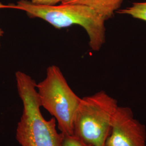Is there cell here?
<instances>
[{
	"instance_id": "10",
	"label": "cell",
	"mask_w": 146,
	"mask_h": 146,
	"mask_svg": "<svg viewBox=\"0 0 146 146\" xmlns=\"http://www.w3.org/2000/svg\"><path fill=\"white\" fill-rule=\"evenodd\" d=\"M3 34H4V31H3L2 29L0 28V38L1 37L3 36ZM0 47H1V43H0Z\"/></svg>"
},
{
	"instance_id": "6",
	"label": "cell",
	"mask_w": 146,
	"mask_h": 146,
	"mask_svg": "<svg viewBox=\"0 0 146 146\" xmlns=\"http://www.w3.org/2000/svg\"><path fill=\"white\" fill-rule=\"evenodd\" d=\"M125 0H62L61 4H78L93 9L105 21L112 18Z\"/></svg>"
},
{
	"instance_id": "4",
	"label": "cell",
	"mask_w": 146,
	"mask_h": 146,
	"mask_svg": "<svg viewBox=\"0 0 146 146\" xmlns=\"http://www.w3.org/2000/svg\"><path fill=\"white\" fill-rule=\"evenodd\" d=\"M36 89L41 106L54 117L61 133L73 135L74 119L81 98L69 87L60 68L48 67L46 78L36 84Z\"/></svg>"
},
{
	"instance_id": "3",
	"label": "cell",
	"mask_w": 146,
	"mask_h": 146,
	"mask_svg": "<svg viewBox=\"0 0 146 146\" xmlns=\"http://www.w3.org/2000/svg\"><path fill=\"white\" fill-rule=\"evenodd\" d=\"M119 107L104 90L81 98L73 122V135L92 146H106Z\"/></svg>"
},
{
	"instance_id": "5",
	"label": "cell",
	"mask_w": 146,
	"mask_h": 146,
	"mask_svg": "<svg viewBox=\"0 0 146 146\" xmlns=\"http://www.w3.org/2000/svg\"><path fill=\"white\" fill-rule=\"evenodd\" d=\"M106 146H146V127L128 107L119 106Z\"/></svg>"
},
{
	"instance_id": "1",
	"label": "cell",
	"mask_w": 146,
	"mask_h": 146,
	"mask_svg": "<svg viewBox=\"0 0 146 146\" xmlns=\"http://www.w3.org/2000/svg\"><path fill=\"white\" fill-rule=\"evenodd\" d=\"M0 8H13L23 11L31 18H38L56 29L73 25L81 26L87 32L89 45L95 52L99 51L106 42L105 20L96 11L86 5L78 4L44 5L29 0H20L16 4L4 5Z\"/></svg>"
},
{
	"instance_id": "2",
	"label": "cell",
	"mask_w": 146,
	"mask_h": 146,
	"mask_svg": "<svg viewBox=\"0 0 146 146\" xmlns=\"http://www.w3.org/2000/svg\"><path fill=\"white\" fill-rule=\"evenodd\" d=\"M16 81L23 111L16 132L21 146H61L63 135L56 130L54 117L46 120L43 116L34 80L25 73L17 71Z\"/></svg>"
},
{
	"instance_id": "7",
	"label": "cell",
	"mask_w": 146,
	"mask_h": 146,
	"mask_svg": "<svg viewBox=\"0 0 146 146\" xmlns=\"http://www.w3.org/2000/svg\"><path fill=\"white\" fill-rule=\"evenodd\" d=\"M116 13L128 15L135 19L146 22V2L133 3L130 7L119 9Z\"/></svg>"
},
{
	"instance_id": "8",
	"label": "cell",
	"mask_w": 146,
	"mask_h": 146,
	"mask_svg": "<svg viewBox=\"0 0 146 146\" xmlns=\"http://www.w3.org/2000/svg\"><path fill=\"white\" fill-rule=\"evenodd\" d=\"M61 146H92L74 135H63Z\"/></svg>"
},
{
	"instance_id": "9",
	"label": "cell",
	"mask_w": 146,
	"mask_h": 146,
	"mask_svg": "<svg viewBox=\"0 0 146 146\" xmlns=\"http://www.w3.org/2000/svg\"><path fill=\"white\" fill-rule=\"evenodd\" d=\"M33 3L44 5H56L59 2H61L62 0H31Z\"/></svg>"
}]
</instances>
